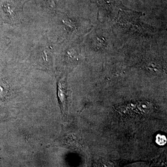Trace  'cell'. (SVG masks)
I'll list each match as a JSON object with an SVG mask.
<instances>
[{
  "instance_id": "obj_1",
  "label": "cell",
  "mask_w": 167,
  "mask_h": 167,
  "mask_svg": "<svg viewBox=\"0 0 167 167\" xmlns=\"http://www.w3.org/2000/svg\"><path fill=\"white\" fill-rule=\"evenodd\" d=\"M8 94V89L5 84L0 82V103L4 100Z\"/></svg>"
},
{
  "instance_id": "obj_2",
  "label": "cell",
  "mask_w": 167,
  "mask_h": 167,
  "mask_svg": "<svg viewBox=\"0 0 167 167\" xmlns=\"http://www.w3.org/2000/svg\"><path fill=\"white\" fill-rule=\"evenodd\" d=\"M156 142L158 144L160 145H163L166 143V137L164 136H161L158 135L157 136V140Z\"/></svg>"
}]
</instances>
